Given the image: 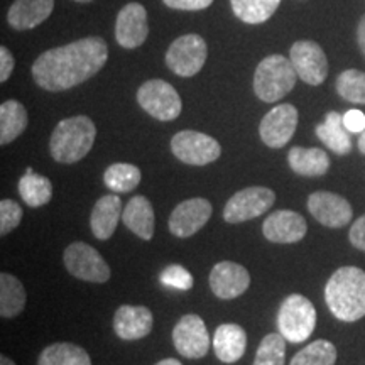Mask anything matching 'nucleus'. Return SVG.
Returning <instances> with one entry per match:
<instances>
[{"mask_svg":"<svg viewBox=\"0 0 365 365\" xmlns=\"http://www.w3.org/2000/svg\"><path fill=\"white\" fill-rule=\"evenodd\" d=\"M349 239H350V244H352L355 249L364 250L365 252V215H362L359 220L354 222V225L349 232Z\"/></svg>","mask_w":365,"mask_h":365,"instance_id":"39","label":"nucleus"},{"mask_svg":"<svg viewBox=\"0 0 365 365\" xmlns=\"http://www.w3.org/2000/svg\"><path fill=\"white\" fill-rule=\"evenodd\" d=\"M149 36L148 11L143 4L130 2L120 9L115 21V41L122 48L135 49Z\"/></svg>","mask_w":365,"mask_h":365,"instance_id":"16","label":"nucleus"},{"mask_svg":"<svg viewBox=\"0 0 365 365\" xmlns=\"http://www.w3.org/2000/svg\"><path fill=\"white\" fill-rule=\"evenodd\" d=\"M281 0H230L232 11L245 24H262L277 11Z\"/></svg>","mask_w":365,"mask_h":365,"instance_id":"31","label":"nucleus"},{"mask_svg":"<svg viewBox=\"0 0 365 365\" xmlns=\"http://www.w3.org/2000/svg\"><path fill=\"white\" fill-rule=\"evenodd\" d=\"M289 59L293 63L298 78L304 83L318 86L328 76V59L323 48L309 39H301L291 46Z\"/></svg>","mask_w":365,"mask_h":365,"instance_id":"11","label":"nucleus"},{"mask_svg":"<svg viewBox=\"0 0 365 365\" xmlns=\"http://www.w3.org/2000/svg\"><path fill=\"white\" fill-rule=\"evenodd\" d=\"M317 327V309L308 298L291 294L277 312V330L291 344L307 341Z\"/></svg>","mask_w":365,"mask_h":365,"instance_id":"5","label":"nucleus"},{"mask_svg":"<svg viewBox=\"0 0 365 365\" xmlns=\"http://www.w3.org/2000/svg\"><path fill=\"white\" fill-rule=\"evenodd\" d=\"M208 56V46L198 34H185L173 41L166 53V65L182 78L198 75Z\"/></svg>","mask_w":365,"mask_h":365,"instance_id":"8","label":"nucleus"},{"mask_svg":"<svg viewBox=\"0 0 365 365\" xmlns=\"http://www.w3.org/2000/svg\"><path fill=\"white\" fill-rule=\"evenodd\" d=\"M122 222L129 228L132 234H135L139 239L150 240L154 235V208L145 196L135 195L129 200V203L124 207L122 212Z\"/></svg>","mask_w":365,"mask_h":365,"instance_id":"23","label":"nucleus"},{"mask_svg":"<svg viewBox=\"0 0 365 365\" xmlns=\"http://www.w3.org/2000/svg\"><path fill=\"white\" fill-rule=\"evenodd\" d=\"M38 365H91V359L80 345L59 341L46 346L39 355Z\"/></svg>","mask_w":365,"mask_h":365,"instance_id":"29","label":"nucleus"},{"mask_svg":"<svg viewBox=\"0 0 365 365\" xmlns=\"http://www.w3.org/2000/svg\"><path fill=\"white\" fill-rule=\"evenodd\" d=\"M314 132L318 139L339 156H346L352 150V137L344 124V115L339 112H328Z\"/></svg>","mask_w":365,"mask_h":365,"instance_id":"24","label":"nucleus"},{"mask_svg":"<svg viewBox=\"0 0 365 365\" xmlns=\"http://www.w3.org/2000/svg\"><path fill=\"white\" fill-rule=\"evenodd\" d=\"M75 2H80V4H88V2H93V0H75Z\"/></svg>","mask_w":365,"mask_h":365,"instance_id":"45","label":"nucleus"},{"mask_svg":"<svg viewBox=\"0 0 365 365\" xmlns=\"http://www.w3.org/2000/svg\"><path fill=\"white\" fill-rule=\"evenodd\" d=\"M137 102L143 110L161 122H171L182 110L181 97L173 85L164 80H149L137 90Z\"/></svg>","mask_w":365,"mask_h":365,"instance_id":"6","label":"nucleus"},{"mask_svg":"<svg viewBox=\"0 0 365 365\" xmlns=\"http://www.w3.org/2000/svg\"><path fill=\"white\" fill-rule=\"evenodd\" d=\"M212 212V203L207 198L185 200L173 210L168 227L178 239H188L207 225Z\"/></svg>","mask_w":365,"mask_h":365,"instance_id":"14","label":"nucleus"},{"mask_svg":"<svg viewBox=\"0 0 365 365\" xmlns=\"http://www.w3.org/2000/svg\"><path fill=\"white\" fill-rule=\"evenodd\" d=\"M143 173L135 164L115 163L110 164L103 173V182L113 193H130L139 186Z\"/></svg>","mask_w":365,"mask_h":365,"instance_id":"30","label":"nucleus"},{"mask_svg":"<svg viewBox=\"0 0 365 365\" xmlns=\"http://www.w3.org/2000/svg\"><path fill=\"white\" fill-rule=\"evenodd\" d=\"M213 294L220 299H235L249 289L250 274L240 264L222 261L213 266L208 277Z\"/></svg>","mask_w":365,"mask_h":365,"instance_id":"17","label":"nucleus"},{"mask_svg":"<svg viewBox=\"0 0 365 365\" xmlns=\"http://www.w3.org/2000/svg\"><path fill=\"white\" fill-rule=\"evenodd\" d=\"M308 210L322 225L341 228L352 220L354 210L344 196L331 191H314L308 198Z\"/></svg>","mask_w":365,"mask_h":365,"instance_id":"15","label":"nucleus"},{"mask_svg":"<svg viewBox=\"0 0 365 365\" xmlns=\"http://www.w3.org/2000/svg\"><path fill=\"white\" fill-rule=\"evenodd\" d=\"M308 232V223L293 210H277L262 223V234L274 244H296L303 240Z\"/></svg>","mask_w":365,"mask_h":365,"instance_id":"18","label":"nucleus"},{"mask_svg":"<svg viewBox=\"0 0 365 365\" xmlns=\"http://www.w3.org/2000/svg\"><path fill=\"white\" fill-rule=\"evenodd\" d=\"M359 149H360V153L365 154V130L359 137Z\"/></svg>","mask_w":365,"mask_h":365,"instance_id":"43","label":"nucleus"},{"mask_svg":"<svg viewBox=\"0 0 365 365\" xmlns=\"http://www.w3.org/2000/svg\"><path fill=\"white\" fill-rule=\"evenodd\" d=\"M171 150L181 163L190 166H207L215 163L222 154L217 139L196 130H181L173 135Z\"/></svg>","mask_w":365,"mask_h":365,"instance_id":"9","label":"nucleus"},{"mask_svg":"<svg viewBox=\"0 0 365 365\" xmlns=\"http://www.w3.org/2000/svg\"><path fill=\"white\" fill-rule=\"evenodd\" d=\"M122 202L120 196L112 193L105 195L95 203L90 215V228L91 234L98 240H108L115 234L118 222L122 220Z\"/></svg>","mask_w":365,"mask_h":365,"instance_id":"20","label":"nucleus"},{"mask_svg":"<svg viewBox=\"0 0 365 365\" xmlns=\"http://www.w3.org/2000/svg\"><path fill=\"white\" fill-rule=\"evenodd\" d=\"M276 202V193L264 186H249L237 191L228 198L223 208V220L227 223H242L264 215Z\"/></svg>","mask_w":365,"mask_h":365,"instance_id":"10","label":"nucleus"},{"mask_svg":"<svg viewBox=\"0 0 365 365\" xmlns=\"http://www.w3.org/2000/svg\"><path fill=\"white\" fill-rule=\"evenodd\" d=\"M173 344L185 359H203L210 350V335L203 318L193 313L180 318L173 328Z\"/></svg>","mask_w":365,"mask_h":365,"instance_id":"12","label":"nucleus"},{"mask_svg":"<svg viewBox=\"0 0 365 365\" xmlns=\"http://www.w3.org/2000/svg\"><path fill=\"white\" fill-rule=\"evenodd\" d=\"M344 124L350 134H362L365 130V115L360 110H349L344 115Z\"/></svg>","mask_w":365,"mask_h":365,"instance_id":"38","label":"nucleus"},{"mask_svg":"<svg viewBox=\"0 0 365 365\" xmlns=\"http://www.w3.org/2000/svg\"><path fill=\"white\" fill-rule=\"evenodd\" d=\"M247 349V333L237 323H223L213 335V350L223 364H235Z\"/></svg>","mask_w":365,"mask_h":365,"instance_id":"22","label":"nucleus"},{"mask_svg":"<svg viewBox=\"0 0 365 365\" xmlns=\"http://www.w3.org/2000/svg\"><path fill=\"white\" fill-rule=\"evenodd\" d=\"M19 195L27 207L41 208L48 205L53 198V185L48 178L38 175L31 168H27L26 175L19 180Z\"/></svg>","mask_w":365,"mask_h":365,"instance_id":"27","label":"nucleus"},{"mask_svg":"<svg viewBox=\"0 0 365 365\" xmlns=\"http://www.w3.org/2000/svg\"><path fill=\"white\" fill-rule=\"evenodd\" d=\"M298 73L289 58L282 54H271L264 58L254 73V93L266 103L284 98L294 88Z\"/></svg>","mask_w":365,"mask_h":365,"instance_id":"4","label":"nucleus"},{"mask_svg":"<svg viewBox=\"0 0 365 365\" xmlns=\"http://www.w3.org/2000/svg\"><path fill=\"white\" fill-rule=\"evenodd\" d=\"M287 163L296 175L317 178L327 175L330 170V158L323 149L318 148H299L294 145L287 153Z\"/></svg>","mask_w":365,"mask_h":365,"instance_id":"25","label":"nucleus"},{"mask_svg":"<svg viewBox=\"0 0 365 365\" xmlns=\"http://www.w3.org/2000/svg\"><path fill=\"white\" fill-rule=\"evenodd\" d=\"M357 43H359V48L362 54L365 56V14L362 16V19L359 21V26H357Z\"/></svg>","mask_w":365,"mask_h":365,"instance_id":"41","label":"nucleus"},{"mask_svg":"<svg viewBox=\"0 0 365 365\" xmlns=\"http://www.w3.org/2000/svg\"><path fill=\"white\" fill-rule=\"evenodd\" d=\"M24 284L9 272L0 274V314L2 318H14L26 308Z\"/></svg>","mask_w":365,"mask_h":365,"instance_id":"28","label":"nucleus"},{"mask_svg":"<svg viewBox=\"0 0 365 365\" xmlns=\"http://www.w3.org/2000/svg\"><path fill=\"white\" fill-rule=\"evenodd\" d=\"M286 339L281 333H269L259 344L254 365H284Z\"/></svg>","mask_w":365,"mask_h":365,"instance_id":"33","label":"nucleus"},{"mask_svg":"<svg viewBox=\"0 0 365 365\" xmlns=\"http://www.w3.org/2000/svg\"><path fill=\"white\" fill-rule=\"evenodd\" d=\"M159 279H161L164 286L175 287V289L180 291H188L193 287V276H191L188 269L178 266V264L164 269Z\"/></svg>","mask_w":365,"mask_h":365,"instance_id":"36","label":"nucleus"},{"mask_svg":"<svg viewBox=\"0 0 365 365\" xmlns=\"http://www.w3.org/2000/svg\"><path fill=\"white\" fill-rule=\"evenodd\" d=\"M170 9L175 11H203V9L210 7L213 4V0H163Z\"/></svg>","mask_w":365,"mask_h":365,"instance_id":"37","label":"nucleus"},{"mask_svg":"<svg viewBox=\"0 0 365 365\" xmlns=\"http://www.w3.org/2000/svg\"><path fill=\"white\" fill-rule=\"evenodd\" d=\"M66 271L73 277L86 282H107L110 279V267L100 252L85 242H73L63 254Z\"/></svg>","mask_w":365,"mask_h":365,"instance_id":"7","label":"nucleus"},{"mask_svg":"<svg viewBox=\"0 0 365 365\" xmlns=\"http://www.w3.org/2000/svg\"><path fill=\"white\" fill-rule=\"evenodd\" d=\"M325 301L340 322L352 323L365 317V272L354 266L340 267L325 286Z\"/></svg>","mask_w":365,"mask_h":365,"instance_id":"2","label":"nucleus"},{"mask_svg":"<svg viewBox=\"0 0 365 365\" xmlns=\"http://www.w3.org/2000/svg\"><path fill=\"white\" fill-rule=\"evenodd\" d=\"M0 365H16L12 359H9L7 355H0Z\"/></svg>","mask_w":365,"mask_h":365,"instance_id":"44","label":"nucleus"},{"mask_svg":"<svg viewBox=\"0 0 365 365\" xmlns=\"http://www.w3.org/2000/svg\"><path fill=\"white\" fill-rule=\"evenodd\" d=\"M27 117L26 107L17 100H6L0 105V144L14 143L26 130Z\"/></svg>","mask_w":365,"mask_h":365,"instance_id":"26","label":"nucleus"},{"mask_svg":"<svg viewBox=\"0 0 365 365\" xmlns=\"http://www.w3.org/2000/svg\"><path fill=\"white\" fill-rule=\"evenodd\" d=\"M22 220V208L21 205L14 200H2L0 202V235L11 234L19 227Z\"/></svg>","mask_w":365,"mask_h":365,"instance_id":"35","label":"nucleus"},{"mask_svg":"<svg viewBox=\"0 0 365 365\" xmlns=\"http://www.w3.org/2000/svg\"><path fill=\"white\" fill-rule=\"evenodd\" d=\"M14 66H16V59H14L12 53L9 51L6 46L0 48V81L6 83V81L11 78Z\"/></svg>","mask_w":365,"mask_h":365,"instance_id":"40","label":"nucleus"},{"mask_svg":"<svg viewBox=\"0 0 365 365\" xmlns=\"http://www.w3.org/2000/svg\"><path fill=\"white\" fill-rule=\"evenodd\" d=\"M97 127L86 115L65 118L54 127L49 139V153L59 164H75L93 148Z\"/></svg>","mask_w":365,"mask_h":365,"instance_id":"3","label":"nucleus"},{"mask_svg":"<svg viewBox=\"0 0 365 365\" xmlns=\"http://www.w3.org/2000/svg\"><path fill=\"white\" fill-rule=\"evenodd\" d=\"M298 110L291 103H279L269 110L259 125V135L267 148L281 149L293 139L298 127Z\"/></svg>","mask_w":365,"mask_h":365,"instance_id":"13","label":"nucleus"},{"mask_svg":"<svg viewBox=\"0 0 365 365\" xmlns=\"http://www.w3.org/2000/svg\"><path fill=\"white\" fill-rule=\"evenodd\" d=\"M107 59V43L97 36H90L39 54L31 73L36 85L43 90L65 91L102 71Z\"/></svg>","mask_w":365,"mask_h":365,"instance_id":"1","label":"nucleus"},{"mask_svg":"<svg viewBox=\"0 0 365 365\" xmlns=\"http://www.w3.org/2000/svg\"><path fill=\"white\" fill-rule=\"evenodd\" d=\"M336 349L328 340H314L299 350L289 365H335Z\"/></svg>","mask_w":365,"mask_h":365,"instance_id":"32","label":"nucleus"},{"mask_svg":"<svg viewBox=\"0 0 365 365\" xmlns=\"http://www.w3.org/2000/svg\"><path fill=\"white\" fill-rule=\"evenodd\" d=\"M54 0H16L7 12L9 26L16 31L34 29L51 16Z\"/></svg>","mask_w":365,"mask_h":365,"instance_id":"21","label":"nucleus"},{"mask_svg":"<svg viewBox=\"0 0 365 365\" xmlns=\"http://www.w3.org/2000/svg\"><path fill=\"white\" fill-rule=\"evenodd\" d=\"M156 365H182L178 359H163L161 362H158Z\"/></svg>","mask_w":365,"mask_h":365,"instance_id":"42","label":"nucleus"},{"mask_svg":"<svg viewBox=\"0 0 365 365\" xmlns=\"http://www.w3.org/2000/svg\"><path fill=\"white\" fill-rule=\"evenodd\" d=\"M336 91L346 102L365 105V73L345 70L336 78Z\"/></svg>","mask_w":365,"mask_h":365,"instance_id":"34","label":"nucleus"},{"mask_svg":"<svg viewBox=\"0 0 365 365\" xmlns=\"http://www.w3.org/2000/svg\"><path fill=\"white\" fill-rule=\"evenodd\" d=\"M153 312L145 307H129L124 304L113 314V330L120 340L135 341L148 336L153 331Z\"/></svg>","mask_w":365,"mask_h":365,"instance_id":"19","label":"nucleus"}]
</instances>
